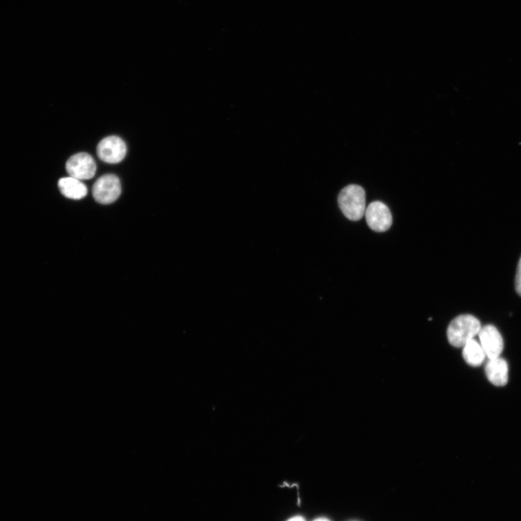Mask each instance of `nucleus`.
I'll return each instance as SVG.
<instances>
[{
  "label": "nucleus",
  "instance_id": "obj_1",
  "mask_svg": "<svg viewBox=\"0 0 521 521\" xmlns=\"http://www.w3.org/2000/svg\"><path fill=\"white\" fill-rule=\"evenodd\" d=\"M481 327L480 321L474 316L460 315L452 321L447 327L448 341L454 347H463L479 335Z\"/></svg>",
  "mask_w": 521,
  "mask_h": 521
},
{
  "label": "nucleus",
  "instance_id": "obj_2",
  "mask_svg": "<svg viewBox=\"0 0 521 521\" xmlns=\"http://www.w3.org/2000/svg\"><path fill=\"white\" fill-rule=\"evenodd\" d=\"M338 204L343 215L350 220H360L366 212V193L358 185L344 188L338 197Z\"/></svg>",
  "mask_w": 521,
  "mask_h": 521
},
{
  "label": "nucleus",
  "instance_id": "obj_3",
  "mask_svg": "<svg viewBox=\"0 0 521 521\" xmlns=\"http://www.w3.org/2000/svg\"><path fill=\"white\" fill-rule=\"evenodd\" d=\"M94 199L101 204H110L115 202L121 195L119 179L113 174H108L99 178L92 188Z\"/></svg>",
  "mask_w": 521,
  "mask_h": 521
},
{
  "label": "nucleus",
  "instance_id": "obj_4",
  "mask_svg": "<svg viewBox=\"0 0 521 521\" xmlns=\"http://www.w3.org/2000/svg\"><path fill=\"white\" fill-rule=\"evenodd\" d=\"M66 170L71 177L80 181L90 180L95 176L97 165L90 154L81 152L67 160Z\"/></svg>",
  "mask_w": 521,
  "mask_h": 521
},
{
  "label": "nucleus",
  "instance_id": "obj_5",
  "mask_svg": "<svg viewBox=\"0 0 521 521\" xmlns=\"http://www.w3.org/2000/svg\"><path fill=\"white\" fill-rule=\"evenodd\" d=\"M127 147L123 139L112 135L102 139L97 147V155L104 163L116 164L123 161Z\"/></svg>",
  "mask_w": 521,
  "mask_h": 521
},
{
  "label": "nucleus",
  "instance_id": "obj_6",
  "mask_svg": "<svg viewBox=\"0 0 521 521\" xmlns=\"http://www.w3.org/2000/svg\"><path fill=\"white\" fill-rule=\"evenodd\" d=\"M369 227L376 232L388 231L392 224V217L388 206L381 201L371 203L365 212Z\"/></svg>",
  "mask_w": 521,
  "mask_h": 521
},
{
  "label": "nucleus",
  "instance_id": "obj_7",
  "mask_svg": "<svg viewBox=\"0 0 521 521\" xmlns=\"http://www.w3.org/2000/svg\"><path fill=\"white\" fill-rule=\"evenodd\" d=\"M478 336L486 356L490 359L499 357L504 349V342L498 329L492 324L486 325L481 327Z\"/></svg>",
  "mask_w": 521,
  "mask_h": 521
},
{
  "label": "nucleus",
  "instance_id": "obj_8",
  "mask_svg": "<svg viewBox=\"0 0 521 521\" xmlns=\"http://www.w3.org/2000/svg\"><path fill=\"white\" fill-rule=\"evenodd\" d=\"M508 364L500 357L490 359L485 367L486 377L495 386L502 387L508 383Z\"/></svg>",
  "mask_w": 521,
  "mask_h": 521
},
{
  "label": "nucleus",
  "instance_id": "obj_9",
  "mask_svg": "<svg viewBox=\"0 0 521 521\" xmlns=\"http://www.w3.org/2000/svg\"><path fill=\"white\" fill-rule=\"evenodd\" d=\"M58 187L62 195L71 199L80 200L88 194V189L85 184L71 176L61 179L58 182Z\"/></svg>",
  "mask_w": 521,
  "mask_h": 521
},
{
  "label": "nucleus",
  "instance_id": "obj_10",
  "mask_svg": "<svg viewBox=\"0 0 521 521\" xmlns=\"http://www.w3.org/2000/svg\"><path fill=\"white\" fill-rule=\"evenodd\" d=\"M463 356L465 362L472 367H479L484 361L486 354L475 339L468 342L463 347Z\"/></svg>",
  "mask_w": 521,
  "mask_h": 521
},
{
  "label": "nucleus",
  "instance_id": "obj_11",
  "mask_svg": "<svg viewBox=\"0 0 521 521\" xmlns=\"http://www.w3.org/2000/svg\"><path fill=\"white\" fill-rule=\"evenodd\" d=\"M515 287L517 293L521 297V258H520L515 280Z\"/></svg>",
  "mask_w": 521,
  "mask_h": 521
},
{
  "label": "nucleus",
  "instance_id": "obj_12",
  "mask_svg": "<svg viewBox=\"0 0 521 521\" xmlns=\"http://www.w3.org/2000/svg\"><path fill=\"white\" fill-rule=\"evenodd\" d=\"M287 521H306L302 516H294Z\"/></svg>",
  "mask_w": 521,
  "mask_h": 521
},
{
  "label": "nucleus",
  "instance_id": "obj_13",
  "mask_svg": "<svg viewBox=\"0 0 521 521\" xmlns=\"http://www.w3.org/2000/svg\"><path fill=\"white\" fill-rule=\"evenodd\" d=\"M313 521H331V520H329L328 518H317V519H315V520H313Z\"/></svg>",
  "mask_w": 521,
  "mask_h": 521
}]
</instances>
